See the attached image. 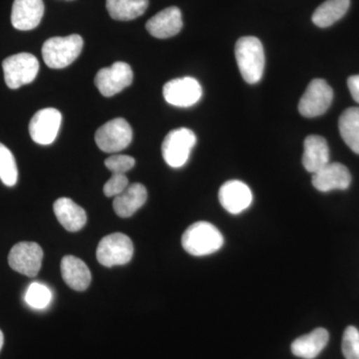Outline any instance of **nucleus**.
<instances>
[{
    "label": "nucleus",
    "instance_id": "nucleus-1",
    "mask_svg": "<svg viewBox=\"0 0 359 359\" xmlns=\"http://www.w3.org/2000/svg\"><path fill=\"white\" fill-rule=\"evenodd\" d=\"M238 67L245 81L256 84L261 81L264 70V51L261 40L245 36L238 40L235 48Z\"/></svg>",
    "mask_w": 359,
    "mask_h": 359
},
{
    "label": "nucleus",
    "instance_id": "nucleus-2",
    "mask_svg": "<svg viewBox=\"0 0 359 359\" xmlns=\"http://www.w3.org/2000/svg\"><path fill=\"white\" fill-rule=\"evenodd\" d=\"M224 245L221 231L208 222L191 224L182 237V245L189 254L195 257L209 256L218 252Z\"/></svg>",
    "mask_w": 359,
    "mask_h": 359
},
{
    "label": "nucleus",
    "instance_id": "nucleus-3",
    "mask_svg": "<svg viewBox=\"0 0 359 359\" xmlns=\"http://www.w3.org/2000/svg\"><path fill=\"white\" fill-rule=\"evenodd\" d=\"M83 48V39L80 35L52 37L42 46V57L45 65L53 69H62L74 62Z\"/></svg>",
    "mask_w": 359,
    "mask_h": 359
},
{
    "label": "nucleus",
    "instance_id": "nucleus-4",
    "mask_svg": "<svg viewBox=\"0 0 359 359\" xmlns=\"http://www.w3.org/2000/svg\"><path fill=\"white\" fill-rule=\"evenodd\" d=\"M2 68L7 86L18 89L34 81L39 74V62L33 54L18 53L4 59Z\"/></svg>",
    "mask_w": 359,
    "mask_h": 359
},
{
    "label": "nucleus",
    "instance_id": "nucleus-5",
    "mask_svg": "<svg viewBox=\"0 0 359 359\" xmlns=\"http://www.w3.org/2000/svg\"><path fill=\"white\" fill-rule=\"evenodd\" d=\"M134 245L128 236L121 233L106 236L99 243L96 256L106 268L128 264L133 257Z\"/></svg>",
    "mask_w": 359,
    "mask_h": 359
},
{
    "label": "nucleus",
    "instance_id": "nucleus-6",
    "mask_svg": "<svg viewBox=\"0 0 359 359\" xmlns=\"http://www.w3.org/2000/svg\"><path fill=\"white\" fill-rule=\"evenodd\" d=\"M196 143L197 137L192 130L179 128L169 132L162 144L165 162L172 168L183 167L188 162Z\"/></svg>",
    "mask_w": 359,
    "mask_h": 359
},
{
    "label": "nucleus",
    "instance_id": "nucleus-7",
    "mask_svg": "<svg viewBox=\"0 0 359 359\" xmlns=\"http://www.w3.org/2000/svg\"><path fill=\"white\" fill-rule=\"evenodd\" d=\"M133 131L126 120L115 118L105 123L95 133V142L105 153H117L124 150L131 143Z\"/></svg>",
    "mask_w": 359,
    "mask_h": 359
},
{
    "label": "nucleus",
    "instance_id": "nucleus-8",
    "mask_svg": "<svg viewBox=\"0 0 359 359\" xmlns=\"http://www.w3.org/2000/svg\"><path fill=\"white\" fill-rule=\"evenodd\" d=\"M334 100V91L323 79H314L302 96L299 113L304 117L314 118L325 114Z\"/></svg>",
    "mask_w": 359,
    "mask_h": 359
},
{
    "label": "nucleus",
    "instance_id": "nucleus-9",
    "mask_svg": "<svg viewBox=\"0 0 359 359\" xmlns=\"http://www.w3.org/2000/svg\"><path fill=\"white\" fill-rule=\"evenodd\" d=\"M43 259V250L36 243L21 242L13 245L8 256L11 268L21 275L34 278L39 275Z\"/></svg>",
    "mask_w": 359,
    "mask_h": 359
},
{
    "label": "nucleus",
    "instance_id": "nucleus-10",
    "mask_svg": "<svg viewBox=\"0 0 359 359\" xmlns=\"http://www.w3.org/2000/svg\"><path fill=\"white\" fill-rule=\"evenodd\" d=\"M133 71L125 62H115L110 67L102 68L97 73L94 83L105 97H112L130 86L133 82Z\"/></svg>",
    "mask_w": 359,
    "mask_h": 359
},
{
    "label": "nucleus",
    "instance_id": "nucleus-11",
    "mask_svg": "<svg viewBox=\"0 0 359 359\" xmlns=\"http://www.w3.org/2000/svg\"><path fill=\"white\" fill-rule=\"evenodd\" d=\"M203 90L195 78L183 77L165 84L163 95L165 100L176 107L188 108L199 102Z\"/></svg>",
    "mask_w": 359,
    "mask_h": 359
},
{
    "label": "nucleus",
    "instance_id": "nucleus-12",
    "mask_svg": "<svg viewBox=\"0 0 359 359\" xmlns=\"http://www.w3.org/2000/svg\"><path fill=\"white\" fill-rule=\"evenodd\" d=\"M62 122V115L54 108L37 111L29 123L32 140L39 145H50L55 141Z\"/></svg>",
    "mask_w": 359,
    "mask_h": 359
},
{
    "label": "nucleus",
    "instance_id": "nucleus-13",
    "mask_svg": "<svg viewBox=\"0 0 359 359\" xmlns=\"http://www.w3.org/2000/svg\"><path fill=\"white\" fill-rule=\"evenodd\" d=\"M219 200L226 212L238 215L252 204V194L249 186L245 185L244 182L231 180L226 182L219 189Z\"/></svg>",
    "mask_w": 359,
    "mask_h": 359
},
{
    "label": "nucleus",
    "instance_id": "nucleus-14",
    "mask_svg": "<svg viewBox=\"0 0 359 359\" xmlns=\"http://www.w3.org/2000/svg\"><path fill=\"white\" fill-rule=\"evenodd\" d=\"M351 183L348 169L340 163H328L313 176V185L316 190L327 193L334 190H346Z\"/></svg>",
    "mask_w": 359,
    "mask_h": 359
},
{
    "label": "nucleus",
    "instance_id": "nucleus-15",
    "mask_svg": "<svg viewBox=\"0 0 359 359\" xmlns=\"http://www.w3.org/2000/svg\"><path fill=\"white\" fill-rule=\"evenodd\" d=\"M44 14L42 0H14L11 23L15 29L27 32L36 28Z\"/></svg>",
    "mask_w": 359,
    "mask_h": 359
},
{
    "label": "nucleus",
    "instance_id": "nucleus-16",
    "mask_svg": "<svg viewBox=\"0 0 359 359\" xmlns=\"http://www.w3.org/2000/svg\"><path fill=\"white\" fill-rule=\"evenodd\" d=\"M183 27L181 11L176 6L168 7L153 16L146 23V29L159 39H170L178 34Z\"/></svg>",
    "mask_w": 359,
    "mask_h": 359
},
{
    "label": "nucleus",
    "instance_id": "nucleus-17",
    "mask_svg": "<svg viewBox=\"0 0 359 359\" xmlns=\"http://www.w3.org/2000/svg\"><path fill=\"white\" fill-rule=\"evenodd\" d=\"M330 163V148L327 142L318 135L306 137L304 144L302 165L309 173L320 171Z\"/></svg>",
    "mask_w": 359,
    "mask_h": 359
},
{
    "label": "nucleus",
    "instance_id": "nucleus-18",
    "mask_svg": "<svg viewBox=\"0 0 359 359\" xmlns=\"http://www.w3.org/2000/svg\"><path fill=\"white\" fill-rule=\"evenodd\" d=\"M53 211L59 223L68 231H80L86 224V212L69 198L56 200Z\"/></svg>",
    "mask_w": 359,
    "mask_h": 359
},
{
    "label": "nucleus",
    "instance_id": "nucleus-19",
    "mask_svg": "<svg viewBox=\"0 0 359 359\" xmlns=\"http://www.w3.org/2000/svg\"><path fill=\"white\" fill-rule=\"evenodd\" d=\"M61 276L66 285L77 292L88 289L91 273L82 259L74 256H66L61 261Z\"/></svg>",
    "mask_w": 359,
    "mask_h": 359
},
{
    "label": "nucleus",
    "instance_id": "nucleus-20",
    "mask_svg": "<svg viewBox=\"0 0 359 359\" xmlns=\"http://www.w3.org/2000/svg\"><path fill=\"white\" fill-rule=\"evenodd\" d=\"M148 194L145 186L140 183L132 184L124 192L115 197L113 208L118 216L129 218L143 207L147 201Z\"/></svg>",
    "mask_w": 359,
    "mask_h": 359
},
{
    "label": "nucleus",
    "instance_id": "nucleus-21",
    "mask_svg": "<svg viewBox=\"0 0 359 359\" xmlns=\"http://www.w3.org/2000/svg\"><path fill=\"white\" fill-rule=\"evenodd\" d=\"M330 334L325 328H316L308 334L302 335L292 344V353L297 358L314 359L327 346Z\"/></svg>",
    "mask_w": 359,
    "mask_h": 359
},
{
    "label": "nucleus",
    "instance_id": "nucleus-22",
    "mask_svg": "<svg viewBox=\"0 0 359 359\" xmlns=\"http://www.w3.org/2000/svg\"><path fill=\"white\" fill-rule=\"evenodd\" d=\"M149 0H106V8L113 20H133L147 11Z\"/></svg>",
    "mask_w": 359,
    "mask_h": 359
},
{
    "label": "nucleus",
    "instance_id": "nucleus-23",
    "mask_svg": "<svg viewBox=\"0 0 359 359\" xmlns=\"http://www.w3.org/2000/svg\"><path fill=\"white\" fill-rule=\"evenodd\" d=\"M351 0H327L314 11V25L321 28L334 25L346 15Z\"/></svg>",
    "mask_w": 359,
    "mask_h": 359
},
{
    "label": "nucleus",
    "instance_id": "nucleus-24",
    "mask_svg": "<svg viewBox=\"0 0 359 359\" xmlns=\"http://www.w3.org/2000/svg\"><path fill=\"white\" fill-rule=\"evenodd\" d=\"M339 127L346 145L359 155V108L351 107L344 111L339 117Z\"/></svg>",
    "mask_w": 359,
    "mask_h": 359
},
{
    "label": "nucleus",
    "instance_id": "nucleus-25",
    "mask_svg": "<svg viewBox=\"0 0 359 359\" xmlns=\"http://www.w3.org/2000/svg\"><path fill=\"white\" fill-rule=\"evenodd\" d=\"M18 170L15 158L6 146L0 143V180L7 187L18 183Z\"/></svg>",
    "mask_w": 359,
    "mask_h": 359
},
{
    "label": "nucleus",
    "instance_id": "nucleus-26",
    "mask_svg": "<svg viewBox=\"0 0 359 359\" xmlns=\"http://www.w3.org/2000/svg\"><path fill=\"white\" fill-rule=\"evenodd\" d=\"M51 299V290L42 283H33L26 290L25 302L32 309H44L49 306Z\"/></svg>",
    "mask_w": 359,
    "mask_h": 359
},
{
    "label": "nucleus",
    "instance_id": "nucleus-27",
    "mask_svg": "<svg viewBox=\"0 0 359 359\" xmlns=\"http://www.w3.org/2000/svg\"><path fill=\"white\" fill-rule=\"evenodd\" d=\"M342 353L346 359H359V332L355 327H348L342 337Z\"/></svg>",
    "mask_w": 359,
    "mask_h": 359
},
{
    "label": "nucleus",
    "instance_id": "nucleus-28",
    "mask_svg": "<svg viewBox=\"0 0 359 359\" xmlns=\"http://www.w3.org/2000/svg\"><path fill=\"white\" fill-rule=\"evenodd\" d=\"M136 164L133 157L128 155H114L105 160V166L113 174H124Z\"/></svg>",
    "mask_w": 359,
    "mask_h": 359
},
{
    "label": "nucleus",
    "instance_id": "nucleus-29",
    "mask_svg": "<svg viewBox=\"0 0 359 359\" xmlns=\"http://www.w3.org/2000/svg\"><path fill=\"white\" fill-rule=\"evenodd\" d=\"M129 186L128 178L124 174H113L104 186L103 191L106 197H117L126 190Z\"/></svg>",
    "mask_w": 359,
    "mask_h": 359
},
{
    "label": "nucleus",
    "instance_id": "nucleus-30",
    "mask_svg": "<svg viewBox=\"0 0 359 359\" xmlns=\"http://www.w3.org/2000/svg\"><path fill=\"white\" fill-rule=\"evenodd\" d=\"M347 86L354 100L359 103V75L349 77L347 80Z\"/></svg>",
    "mask_w": 359,
    "mask_h": 359
},
{
    "label": "nucleus",
    "instance_id": "nucleus-31",
    "mask_svg": "<svg viewBox=\"0 0 359 359\" xmlns=\"http://www.w3.org/2000/svg\"><path fill=\"white\" fill-rule=\"evenodd\" d=\"M4 334H2L1 330H0V351H1L2 346H4Z\"/></svg>",
    "mask_w": 359,
    "mask_h": 359
},
{
    "label": "nucleus",
    "instance_id": "nucleus-32",
    "mask_svg": "<svg viewBox=\"0 0 359 359\" xmlns=\"http://www.w3.org/2000/svg\"><path fill=\"white\" fill-rule=\"evenodd\" d=\"M67 1H71V0H67Z\"/></svg>",
    "mask_w": 359,
    "mask_h": 359
}]
</instances>
